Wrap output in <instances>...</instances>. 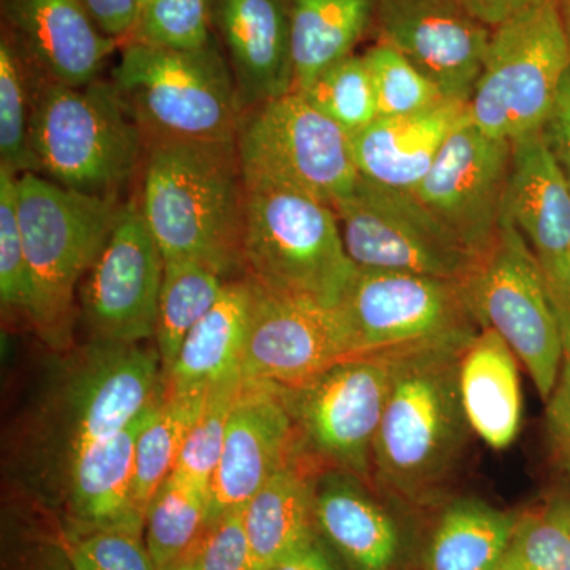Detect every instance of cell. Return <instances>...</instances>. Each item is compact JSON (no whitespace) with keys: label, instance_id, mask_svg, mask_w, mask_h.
I'll return each instance as SVG.
<instances>
[{"label":"cell","instance_id":"cell-1","mask_svg":"<svg viewBox=\"0 0 570 570\" xmlns=\"http://www.w3.org/2000/svg\"><path fill=\"white\" fill-rule=\"evenodd\" d=\"M466 347L422 348L387 360L392 377L371 480L412 508L438 504L466 456L472 430L460 395Z\"/></svg>","mask_w":570,"mask_h":570},{"label":"cell","instance_id":"cell-2","mask_svg":"<svg viewBox=\"0 0 570 570\" xmlns=\"http://www.w3.org/2000/svg\"><path fill=\"white\" fill-rule=\"evenodd\" d=\"M142 216L164 261H195L225 279L243 266L246 186L234 141L146 146Z\"/></svg>","mask_w":570,"mask_h":570},{"label":"cell","instance_id":"cell-3","mask_svg":"<svg viewBox=\"0 0 570 570\" xmlns=\"http://www.w3.org/2000/svg\"><path fill=\"white\" fill-rule=\"evenodd\" d=\"M31 141L40 175L59 186L118 198L146 149L111 82L69 86L45 78L31 96Z\"/></svg>","mask_w":570,"mask_h":570},{"label":"cell","instance_id":"cell-4","mask_svg":"<svg viewBox=\"0 0 570 570\" xmlns=\"http://www.w3.org/2000/svg\"><path fill=\"white\" fill-rule=\"evenodd\" d=\"M111 85L154 142L234 141L243 110L234 75L213 41L200 50L124 45Z\"/></svg>","mask_w":570,"mask_h":570},{"label":"cell","instance_id":"cell-5","mask_svg":"<svg viewBox=\"0 0 570 570\" xmlns=\"http://www.w3.org/2000/svg\"><path fill=\"white\" fill-rule=\"evenodd\" d=\"M242 258L247 277L265 291L330 309L358 269L333 206L275 186H246Z\"/></svg>","mask_w":570,"mask_h":570},{"label":"cell","instance_id":"cell-6","mask_svg":"<svg viewBox=\"0 0 570 570\" xmlns=\"http://www.w3.org/2000/svg\"><path fill=\"white\" fill-rule=\"evenodd\" d=\"M118 198L59 186L39 174L18 176V220L33 285V326L52 343L69 332L75 288L107 245Z\"/></svg>","mask_w":570,"mask_h":570},{"label":"cell","instance_id":"cell-7","mask_svg":"<svg viewBox=\"0 0 570 570\" xmlns=\"http://www.w3.org/2000/svg\"><path fill=\"white\" fill-rule=\"evenodd\" d=\"M335 309L346 360L466 347L483 330L463 281L442 277L358 268Z\"/></svg>","mask_w":570,"mask_h":570},{"label":"cell","instance_id":"cell-8","mask_svg":"<svg viewBox=\"0 0 570 570\" xmlns=\"http://www.w3.org/2000/svg\"><path fill=\"white\" fill-rule=\"evenodd\" d=\"M569 67L568 36L547 0L491 32L469 118L502 140L540 132Z\"/></svg>","mask_w":570,"mask_h":570},{"label":"cell","instance_id":"cell-9","mask_svg":"<svg viewBox=\"0 0 570 570\" xmlns=\"http://www.w3.org/2000/svg\"><path fill=\"white\" fill-rule=\"evenodd\" d=\"M236 148L245 186L283 187L333 206L360 179L351 137L295 91L243 112Z\"/></svg>","mask_w":570,"mask_h":570},{"label":"cell","instance_id":"cell-10","mask_svg":"<svg viewBox=\"0 0 570 570\" xmlns=\"http://www.w3.org/2000/svg\"><path fill=\"white\" fill-rule=\"evenodd\" d=\"M463 285L479 324L508 343L549 401L564 362L560 324L538 258L508 220Z\"/></svg>","mask_w":570,"mask_h":570},{"label":"cell","instance_id":"cell-11","mask_svg":"<svg viewBox=\"0 0 570 570\" xmlns=\"http://www.w3.org/2000/svg\"><path fill=\"white\" fill-rule=\"evenodd\" d=\"M333 209L356 268L463 281L478 262L414 193L360 176Z\"/></svg>","mask_w":570,"mask_h":570},{"label":"cell","instance_id":"cell-12","mask_svg":"<svg viewBox=\"0 0 570 570\" xmlns=\"http://www.w3.org/2000/svg\"><path fill=\"white\" fill-rule=\"evenodd\" d=\"M390 363L347 358L283 389L296 441L337 471L371 480L374 441L390 392Z\"/></svg>","mask_w":570,"mask_h":570},{"label":"cell","instance_id":"cell-13","mask_svg":"<svg viewBox=\"0 0 570 570\" xmlns=\"http://www.w3.org/2000/svg\"><path fill=\"white\" fill-rule=\"evenodd\" d=\"M63 389L58 444L63 468L86 449L107 441L164 396L157 347L97 343Z\"/></svg>","mask_w":570,"mask_h":570},{"label":"cell","instance_id":"cell-14","mask_svg":"<svg viewBox=\"0 0 570 570\" xmlns=\"http://www.w3.org/2000/svg\"><path fill=\"white\" fill-rule=\"evenodd\" d=\"M165 261L138 202L121 206L107 245L85 276L86 322L97 343L142 344L156 336Z\"/></svg>","mask_w":570,"mask_h":570},{"label":"cell","instance_id":"cell-15","mask_svg":"<svg viewBox=\"0 0 570 570\" xmlns=\"http://www.w3.org/2000/svg\"><path fill=\"white\" fill-rule=\"evenodd\" d=\"M512 141L463 119L415 195L475 258L497 242L504 217Z\"/></svg>","mask_w":570,"mask_h":570},{"label":"cell","instance_id":"cell-16","mask_svg":"<svg viewBox=\"0 0 570 570\" xmlns=\"http://www.w3.org/2000/svg\"><path fill=\"white\" fill-rule=\"evenodd\" d=\"M373 28L377 43L400 52L445 99L469 104L493 29L455 0H379Z\"/></svg>","mask_w":570,"mask_h":570},{"label":"cell","instance_id":"cell-17","mask_svg":"<svg viewBox=\"0 0 570 570\" xmlns=\"http://www.w3.org/2000/svg\"><path fill=\"white\" fill-rule=\"evenodd\" d=\"M243 382L294 387L346 360L336 309L273 294L254 283Z\"/></svg>","mask_w":570,"mask_h":570},{"label":"cell","instance_id":"cell-18","mask_svg":"<svg viewBox=\"0 0 570 570\" xmlns=\"http://www.w3.org/2000/svg\"><path fill=\"white\" fill-rule=\"evenodd\" d=\"M296 433L279 385L243 382L209 485V520L243 509L294 460Z\"/></svg>","mask_w":570,"mask_h":570},{"label":"cell","instance_id":"cell-19","mask_svg":"<svg viewBox=\"0 0 570 570\" xmlns=\"http://www.w3.org/2000/svg\"><path fill=\"white\" fill-rule=\"evenodd\" d=\"M0 7L11 40L52 81H96L118 47V40L100 31L82 0H0Z\"/></svg>","mask_w":570,"mask_h":570},{"label":"cell","instance_id":"cell-20","mask_svg":"<svg viewBox=\"0 0 570 570\" xmlns=\"http://www.w3.org/2000/svg\"><path fill=\"white\" fill-rule=\"evenodd\" d=\"M538 258L547 283L570 255V184L542 130L512 141L504 217Z\"/></svg>","mask_w":570,"mask_h":570},{"label":"cell","instance_id":"cell-21","mask_svg":"<svg viewBox=\"0 0 570 570\" xmlns=\"http://www.w3.org/2000/svg\"><path fill=\"white\" fill-rule=\"evenodd\" d=\"M216 22L243 110L294 92L291 18L285 0H216Z\"/></svg>","mask_w":570,"mask_h":570},{"label":"cell","instance_id":"cell-22","mask_svg":"<svg viewBox=\"0 0 570 570\" xmlns=\"http://www.w3.org/2000/svg\"><path fill=\"white\" fill-rule=\"evenodd\" d=\"M163 397L116 436L86 449L63 468L70 513L82 531L145 532V513L134 498L135 449Z\"/></svg>","mask_w":570,"mask_h":570},{"label":"cell","instance_id":"cell-23","mask_svg":"<svg viewBox=\"0 0 570 570\" xmlns=\"http://www.w3.org/2000/svg\"><path fill=\"white\" fill-rule=\"evenodd\" d=\"M468 115V104L444 100L414 115L381 116L351 137L360 176L379 186L415 193L450 134Z\"/></svg>","mask_w":570,"mask_h":570},{"label":"cell","instance_id":"cell-24","mask_svg":"<svg viewBox=\"0 0 570 570\" xmlns=\"http://www.w3.org/2000/svg\"><path fill=\"white\" fill-rule=\"evenodd\" d=\"M366 480L346 471L314 479V520L351 570H390L401 551V531Z\"/></svg>","mask_w":570,"mask_h":570},{"label":"cell","instance_id":"cell-25","mask_svg":"<svg viewBox=\"0 0 570 570\" xmlns=\"http://www.w3.org/2000/svg\"><path fill=\"white\" fill-rule=\"evenodd\" d=\"M254 292V281L247 276L225 283L216 305L184 340L165 376V392L209 395L214 390L242 384Z\"/></svg>","mask_w":570,"mask_h":570},{"label":"cell","instance_id":"cell-26","mask_svg":"<svg viewBox=\"0 0 570 570\" xmlns=\"http://www.w3.org/2000/svg\"><path fill=\"white\" fill-rule=\"evenodd\" d=\"M515 354L494 330L483 328L464 348L460 395L472 433L504 450L515 441L523 417Z\"/></svg>","mask_w":570,"mask_h":570},{"label":"cell","instance_id":"cell-27","mask_svg":"<svg viewBox=\"0 0 570 570\" xmlns=\"http://www.w3.org/2000/svg\"><path fill=\"white\" fill-rule=\"evenodd\" d=\"M243 524L254 570L273 568L317 539L314 479L295 456L243 508Z\"/></svg>","mask_w":570,"mask_h":570},{"label":"cell","instance_id":"cell-28","mask_svg":"<svg viewBox=\"0 0 570 570\" xmlns=\"http://www.w3.org/2000/svg\"><path fill=\"white\" fill-rule=\"evenodd\" d=\"M291 18L295 92L354 55L374 26L379 0H285Z\"/></svg>","mask_w":570,"mask_h":570},{"label":"cell","instance_id":"cell-29","mask_svg":"<svg viewBox=\"0 0 570 570\" xmlns=\"http://www.w3.org/2000/svg\"><path fill=\"white\" fill-rule=\"evenodd\" d=\"M517 517L459 499L442 512L426 550V570H499Z\"/></svg>","mask_w":570,"mask_h":570},{"label":"cell","instance_id":"cell-30","mask_svg":"<svg viewBox=\"0 0 570 570\" xmlns=\"http://www.w3.org/2000/svg\"><path fill=\"white\" fill-rule=\"evenodd\" d=\"M227 281L200 262L165 261L154 336L164 379L170 373L184 340L216 305Z\"/></svg>","mask_w":570,"mask_h":570},{"label":"cell","instance_id":"cell-31","mask_svg":"<svg viewBox=\"0 0 570 570\" xmlns=\"http://www.w3.org/2000/svg\"><path fill=\"white\" fill-rule=\"evenodd\" d=\"M208 520L209 485L171 472L146 510L145 542L157 569L168 570L193 551Z\"/></svg>","mask_w":570,"mask_h":570},{"label":"cell","instance_id":"cell-32","mask_svg":"<svg viewBox=\"0 0 570 570\" xmlns=\"http://www.w3.org/2000/svg\"><path fill=\"white\" fill-rule=\"evenodd\" d=\"M208 396L165 392L153 417L142 428L135 449L134 498L145 519L154 494L175 471L184 441L204 411Z\"/></svg>","mask_w":570,"mask_h":570},{"label":"cell","instance_id":"cell-33","mask_svg":"<svg viewBox=\"0 0 570 570\" xmlns=\"http://www.w3.org/2000/svg\"><path fill=\"white\" fill-rule=\"evenodd\" d=\"M18 45L0 40V165L14 174H39L31 141V89Z\"/></svg>","mask_w":570,"mask_h":570},{"label":"cell","instance_id":"cell-34","mask_svg":"<svg viewBox=\"0 0 570 570\" xmlns=\"http://www.w3.org/2000/svg\"><path fill=\"white\" fill-rule=\"evenodd\" d=\"M298 94L348 137L379 118L376 92L363 55L328 67Z\"/></svg>","mask_w":570,"mask_h":570},{"label":"cell","instance_id":"cell-35","mask_svg":"<svg viewBox=\"0 0 570 570\" xmlns=\"http://www.w3.org/2000/svg\"><path fill=\"white\" fill-rule=\"evenodd\" d=\"M499 570H570L566 499L517 517Z\"/></svg>","mask_w":570,"mask_h":570},{"label":"cell","instance_id":"cell-36","mask_svg":"<svg viewBox=\"0 0 570 570\" xmlns=\"http://www.w3.org/2000/svg\"><path fill=\"white\" fill-rule=\"evenodd\" d=\"M363 58L376 92L379 118L414 115L449 100L433 81L387 45H374Z\"/></svg>","mask_w":570,"mask_h":570},{"label":"cell","instance_id":"cell-37","mask_svg":"<svg viewBox=\"0 0 570 570\" xmlns=\"http://www.w3.org/2000/svg\"><path fill=\"white\" fill-rule=\"evenodd\" d=\"M18 174L0 165V299L7 309L33 314V285L18 220Z\"/></svg>","mask_w":570,"mask_h":570},{"label":"cell","instance_id":"cell-38","mask_svg":"<svg viewBox=\"0 0 570 570\" xmlns=\"http://www.w3.org/2000/svg\"><path fill=\"white\" fill-rule=\"evenodd\" d=\"M130 40L168 50L208 47L209 0H149Z\"/></svg>","mask_w":570,"mask_h":570},{"label":"cell","instance_id":"cell-39","mask_svg":"<svg viewBox=\"0 0 570 570\" xmlns=\"http://www.w3.org/2000/svg\"><path fill=\"white\" fill-rule=\"evenodd\" d=\"M242 387L243 382L209 393L204 411L184 441L174 474L212 485L214 472L223 455L228 419Z\"/></svg>","mask_w":570,"mask_h":570},{"label":"cell","instance_id":"cell-40","mask_svg":"<svg viewBox=\"0 0 570 570\" xmlns=\"http://www.w3.org/2000/svg\"><path fill=\"white\" fill-rule=\"evenodd\" d=\"M67 554L71 570H159L142 534L132 531H82Z\"/></svg>","mask_w":570,"mask_h":570},{"label":"cell","instance_id":"cell-41","mask_svg":"<svg viewBox=\"0 0 570 570\" xmlns=\"http://www.w3.org/2000/svg\"><path fill=\"white\" fill-rule=\"evenodd\" d=\"M202 570H254L243 509L225 513L206 528L197 546Z\"/></svg>","mask_w":570,"mask_h":570},{"label":"cell","instance_id":"cell-42","mask_svg":"<svg viewBox=\"0 0 570 570\" xmlns=\"http://www.w3.org/2000/svg\"><path fill=\"white\" fill-rule=\"evenodd\" d=\"M546 425L554 459L570 469V355L564 356L557 387L547 401Z\"/></svg>","mask_w":570,"mask_h":570},{"label":"cell","instance_id":"cell-43","mask_svg":"<svg viewBox=\"0 0 570 570\" xmlns=\"http://www.w3.org/2000/svg\"><path fill=\"white\" fill-rule=\"evenodd\" d=\"M542 135L570 184V67L543 124Z\"/></svg>","mask_w":570,"mask_h":570},{"label":"cell","instance_id":"cell-44","mask_svg":"<svg viewBox=\"0 0 570 570\" xmlns=\"http://www.w3.org/2000/svg\"><path fill=\"white\" fill-rule=\"evenodd\" d=\"M100 31L111 39L132 36L140 7L138 0H82Z\"/></svg>","mask_w":570,"mask_h":570},{"label":"cell","instance_id":"cell-45","mask_svg":"<svg viewBox=\"0 0 570 570\" xmlns=\"http://www.w3.org/2000/svg\"><path fill=\"white\" fill-rule=\"evenodd\" d=\"M455 2L487 28L497 29L524 11L542 6L547 0H455Z\"/></svg>","mask_w":570,"mask_h":570},{"label":"cell","instance_id":"cell-46","mask_svg":"<svg viewBox=\"0 0 570 570\" xmlns=\"http://www.w3.org/2000/svg\"><path fill=\"white\" fill-rule=\"evenodd\" d=\"M266 570H341L332 551L326 549L322 540H313L305 549L296 551L292 557L277 562Z\"/></svg>","mask_w":570,"mask_h":570},{"label":"cell","instance_id":"cell-47","mask_svg":"<svg viewBox=\"0 0 570 570\" xmlns=\"http://www.w3.org/2000/svg\"><path fill=\"white\" fill-rule=\"evenodd\" d=\"M547 287H549L551 305L560 324L564 356H568L570 355V255L560 275L549 281Z\"/></svg>","mask_w":570,"mask_h":570},{"label":"cell","instance_id":"cell-48","mask_svg":"<svg viewBox=\"0 0 570 570\" xmlns=\"http://www.w3.org/2000/svg\"><path fill=\"white\" fill-rule=\"evenodd\" d=\"M570 43V0H551Z\"/></svg>","mask_w":570,"mask_h":570},{"label":"cell","instance_id":"cell-49","mask_svg":"<svg viewBox=\"0 0 570 570\" xmlns=\"http://www.w3.org/2000/svg\"><path fill=\"white\" fill-rule=\"evenodd\" d=\"M168 570H202L200 561H198L197 557V547L189 551L181 560L175 562Z\"/></svg>","mask_w":570,"mask_h":570},{"label":"cell","instance_id":"cell-50","mask_svg":"<svg viewBox=\"0 0 570 570\" xmlns=\"http://www.w3.org/2000/svg\"><path fill=\"white\" fill-rule=\"evenodd\" d=\"M566 512H568V520L570 524V501H568V499H566Z\"/></svg>","mask_w":570,"mask_h":570},{"label":"cell","instance_id":"cell-51","mask_svg":"<svg viewBox=\"0 0 570 570\" xmlns=\"http://www.w3.org/2000/svg\"><path fill=\"white\" fill-rule=\"evenodd\" d=\"M148 2H149V0H138V7H140V11H141L142 7H145L146 3H148Z\"/></svg>","mask_w":570,"mask_h":570}]
</instances>
